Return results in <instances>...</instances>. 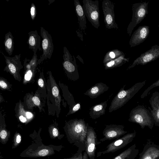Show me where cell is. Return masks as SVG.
<instances>
[{"label":"cell","mask_w":159,"mask_h":159,"mask_svg":"<svg viewBox=\"0 0 159 159\" xmlns=\"http://www.w3.org/2000/svg\"><path fill=\"white\" fill-rule=\"evenodd\" d=\"M59 133L58 129L56 128H53L51 133V137L52 138H55L59 136Z\"/></svg>","instance_id":"1f68e13d"},{"label":"cell","mask_w":159,"mask_h":159,"mask_svg":"<svg viewBox=\"0 0 159 159\" xmlns=\"http://www.w3.org/2000/svg\"><path fill=\"white\" fill-rule=\"evenodd\" d=\"M19 119L21 122L23 123L25 122L26 121V119L25 118L22 116L19 117Z\"/></svg>","instance_id":"8d00e7d4"},{"label":"cell","mask_w":159,"mask_h":159,"mask_svg":"<svg viewBox=\"0 0 159 159\" xmlns=\"http://www.w3.org/2000/svg\"><path fill=\"white\" fill-rule=\"evenodd\" d=\"M81 109L80 103L77 102L70 109L68 115L74 113Z\"/></svg>","instance_id":"f546056e"},{"label":"cell","mask_w":159,"mask_h":159,"mask_svg":"<svg viewBox=\"0 0 159 159\" xmlns=\"http://www.w3.org/2000/svg\"><path fill=\"white\" fill-rule=\"evenodd\" d=\"M159 58V45L155 44L145 52L142 53L129 66L127 70L138 65H144Z\"/></svg>","instance_id":"30bf717a"},{"label":"cell","mask_w":159,"mask_h":159,"mask_svg":"<svg viewBox=\"0 0 159 159\" xmlns=\"http://www.w3.org/2000/svg\"><path fill=\"white\" fill-rule=\"evenodd\" d=\"M32 100L34 103L37 106H39L40 104V101L38 97L34 96L32 98Z\"/></svg>","instance_id":"836d02e7"},{"label":"cell","mask_w":159,"mask_h":159,"mask_svg":"<svg viewBox=\"0 0 159 159\" xmlns=\"http://www.w3.org/2000/svg\"><path fill=\"white\" fill-rule=\"evenodd\" d=\"M26 116L28 118H30L32 117V114L31 113L28 112L26 113Z\"/></svg>","instance_id":"74e56055"},{"label":"cell","mask_w":159,"mask_h":159,"mask_svg":"<svg viewBox=\"0 0 159 159\" xmlns=\"http://www.w3.org/2000/svg\"><path fill=\"white\" fill-rule=\"evenodd\" d=\"M109 87L102 82L97 83L88 89L84 94L91 99L96 98L101 94L107 91Z\"/></svg>","instance_id":"d6986e66"},{"label":"cell","mask_w":159,"mask_h":159,"mask_svg":"<svg viewBox=\"0 0 159 159\" xmlns=\"http://www.w3.org/2000/svg\"><path fill=\"white\" fill-rule=\"evenodd\" d=\"M52 93L53 95L55 97H57L59 95V90L57 86H54L52 87Z\"/></svg>","instance_id":"4dcf8cb0"},{"label":"cell","mask_w":159,"mask_h":159,"mask_svg":"<svg viewBox=\"0 0 159 159\" xmlns=\"http://www.w3.org/2000/svg\"><path fill=\"white\" fill-rule=\"evenodd\" d=\"M135 147V144L132 145L113 159H133Z\"/></svg>","instance_id":"d4e9b609"},{"label":"cell","mask_w":159,"mask_h":159,"mask_svg":"<svg viewBox=\"0 0 159 159\" xmlns=\"http://www.w3.org/2000/svg\"><path fill=\"white\" fill-rule=\"evenodd\" d=\"M3 44L5 50L9 56L12 54L14 48V37L12 34L9 31L5 35Z\"/></svg>","instance_id":"603a6c76"},{"label":"cell","mask_w":159,"mask_h":159,"mask_svg":"<svg viewBox=\"0 0 159 159\" xmlns=\"http://www.w3.org/2000/svg\"><path fill=\"white\" fill-rule=\"evenodd\" d=\"M149 1L136 3L132 4L131 20L127 28V33L130 36L134 28L140 23L148 13Z\"/></svg>","instance_id":"277c9868"},{"label":"cell","mask_w":159,"mask_h":159,"mask_svg":"<svg viewBox=\"0 0 159 159\" xmlns=\"http://www.w3.org/2000/svg\"><path fill=\"white\" fill-rule=\"evenodd\" d=\"M158 27L159 28V24H158Z\"/></svg>","instance_id":"ab89813d"},{"label":"cell","mask_w":159,"mask_h":159,"mask_svg":"<svg viewBox=\"0 0 159 159\" xmlns=\"http://www.w3.org/2000/svg\"><path fill=\"white\" fill-rule=\"evenodd\" d=\"M89 157L85 151L84 152L83 155L82 153L80 154L76 153L70 158H64V159H89Z\"/></svg>","instance_id":"83f0119b"},{"label":"cell","mask_w":159,"mask_h":159,"mask_svg":"<svg viewBox=\"0 0 159 159\" xmlns=\"http://www.w3.org/2000/svg\"><path fill=\"white\" fill-rule=\"evenodd\" d=\"M75 11L78 18V24L80 31L85 33L87 28L86 16L84 14L83 6L79 0H74Z\"/></svg>","instance_id":"ac0fdd59"},{"label":"cell","mask_w":159,"mask_h":159,"mask_svg":"<svg viewBox=\"0 0 159 159\" xmlns=\"http://www.w3.org/2000/svg\"><path fill=\"white\" fill-rule=\"evenodd\" d=\"M151 107H148V110L152 114L154 125L159 127V92L153 93L149 99Z\"/></svg>","instance_id":"9a60e30c"},{"label":"cell","mask_w":159,"mask_h":159,"mask_svg":"<svg viewBox=\"0 0 159 159\" xmlns=\"http://www.w3.org/2000/svg\"><path fill=\"white\" fill-rule=\"evenodd\" d=\"M21 136L19 134L17 133L15 135L13 140L12 148H15L17 147L21 142Z\"/></svg>","instance_id":"4316f807"},{"label":"cell","mask_w":159,"mask_h":159,"mask_svg":"<svg viewBox=\"0 0 159 159\" xmlns=\"http://www.w3.org/2000/svg\"><path fill=\"white\" fill-rule=\"evenodd\" d=\"M0 86L1 88L3 89H6L7 87V85L6 83L3 80L0 81Z\"/></svg>","instance_id":"e575fe53"},{"label":"cell","mask_w":159,"mask_h":159,"mask_svg":"<svg viewBox=\"0 0 159 159\" xmlns=\"http://www.w3.org/2000/svg\"><path fill=\"white\" fill-rule=\"evenodd\" d=\"M146 80L136 83L127 90L125 85L119 91L111 101L109 108V112H111L124 106L144 85Z\"/></svg>","instance_id":"7a4b0ae2"},{"label":"cell","mask_w":159,"mask_h":159,"mask_svg":"<svg viewBox=\"0 0 159 159\" xmlns=\"http://www.w3.org/2000/svg\"><path fill=\"white\" fill-rule=\"evenodd\" d=\"M87 124L84 119L72 120L66 123L65 131L71 144L78 148L77 154L85 151Z\"/></svg>","instance_id":"6da1fadb"},{"label":"cell","mask_w":159,"mask_h":159,"mask_svg":"<svg viewBox=\"0 0 159 159\" xmlns=\"http://www.w3.org/2000/svg\"><path fill=\"white\" fill-rule=\"evenodd\" d=\"M38 84L41 87H43L44 86V82L43 80L42 79H39L38 80Z\"/></svg>","instance_id":"d590c367"},{"label":"cell","mask_w":159,"mask_h":159,"mask_svg":"<svg viewBox=\"0 0 159 159\" xmlns=\"http://www.w3.org/2000/svg\"><path fill=\"white\" fill-rule=\"evenodd\" d=\"M1 52L3 55L5 59L7 64L5 68L8 69L13 74H16L22 67L20 61L21 54L16 55L13 57H11L5 55L2 52Z\"/></svg>","instance_id":"2e32d148"},{"label":"cell","mask_w":159,"mask_h":159,"mask_svg":"<svg viewBox=\"0 0 159 159\" xmlns=\"http://www.w3.org/2000/svg\"><path fill=\"white\" fill-rule=\"evenodd\" d=\"M30 12L31 18L32 20H34L36 17L37 12L35 5L33 2L31 4Z\"/></svg>","instance_id":"f1b7e54d"},{"label":"cell","mask_w":159,"mask_h":159,"mask_svg":"<svg viewBox=\"0 0 159 159\" xmlns=\"http://www.w3.org/2000/svg\"><path fill=\"white\" fill-rule=\"evenodd\" d=\"M102 8L106 29H118L115 20L114 3L109 0H103L102 2Z\"/></svg>","instance_id":"9c48e42d"},{"label":"cell","mask_w":159,"mask_h":159,"mask_svg":"<svg viewBox=\"0 0 159 159\" xmlns=\"http://www.w3.org/2000/svg\"><path fill=\"white\" fill-rule=\"evenodd\" d=\"M62 65L64 69L70 79L76 81L79 78V75L75 56L70 53L66 47L63 48Z\"/></svg>","instance_id":"52a82bcc"},{"label":"cell","mask_w":159,"mask_h":159,"mask_svg":"<svg viewBox=\"0 0 159 159\" xmlns=\"http://www.w3.org/2000/svg\"><path fill=\"white\" fill-rule=\"evenodd\" d=\"M159 86V79L158 80L152 83L151 85L149 86L141 96V98H144L147 96L148 92L150 90L156 87Z\"/></svg>","instance_id":"484cf974"},{"label":"cell","mask_w":159,"mask_h":159,"mask_svg":"<svg viewBox=\"0 0 159 159\" xmlns=\"http://www.w3.org/2000/svg\"><path fill=\"white\" fill-rule=\"evenodd\" d=\"M123 125L111 124L106 125L102 133L104 137L100 139V142L119 138L127 132L124 130Z\"/></svg>","instance_id":"4fadbf2b"},{"label":"cell","mask_w":159,"mask_h":159,"mask_svg":"<svg viewBox=\"0 0 159 159\" xmlns=\"http://www.w3.org/2000/svg\"><path fill=\"white\" fill-rule=\"evenodd\" d=\"M149 28L147 25L140 26L134 32L129 41L131 48L139 45L147 39L149 34Z\"/></svg>","instance_id":"5bb4252c"},{"label":"cell","mask_w":159,"mask_h":159,"mask_svg":"<svg viewBox=\"0 0 159 159\" xmlns=\"http://www.w3.org/2000/svg\"><path fill=\"white\" fill-rule=\"evenodd\" d=\"M57 147L52 145L45 146L43 143H34L22 152L20 156L33 157L48 156L54 154L55 150L61 149V148L57 149V148H55Z\"/></svg>","instance_id":"5b68a950"},{"label":"cell","mask_w":159,"mask_h":159,"mask_svg":"<svg viewBox=\"0 0 159 159\" xmlns=\"http://www.w3.org/2000/svg\"><path fill=\"white\" fill-rule=\"evenodd\" d=\"M125 54L103 64L105 70L112 69L121 66L127 62H128L129 58H125Z\"/></svg>","instance_id":"7402d4cb"},{"label":"cell","mask_w":159,"mask_h":159,"mask_svg":"<svg viewBox=\"0 0 159 159\" xmlns=\"http://www.w3.org/2000/svg\"><path fill=\"white\" fill-rule=\"evenodd\" d=\"M83 8L85 16L92 25L98 29L100 26L98 1L83 0Z\"/></svg>","instance_id":"8992f818"},{"label":"cell","mask_w":159,"mask_h":159,"mask_svg":"<svg viewBox=\"0 0 159 159\" xmlns=\"http://www.w3.org/2000/svg\"><path fill=\"white\" fill-rule=\"evenodd\" d=\"M108 100V99L90 107L89 113L90 118L93 119H95L105 114Z\"/></svg>","instance_id":"ffe728a7"},{"label":"cell","mask_w":159,"mask_h":159,"mask_svg":"<svg viewBox=\"0 0 159 159\" xmlns=\"http://www.w3.org/2000/svg\"><path fill=\"white\" fill-rule=\"evenodd\" d=\"M136 132L128 133L122 137L116 139L108 144L105 150L102 152L103 154L110 152H114L120 149L131 142L135 137Z\"/></svg>","instance_id":"7c38bea8"},{"label":"cell","mask_w":159,"mask_h":159,"mask_svg":"<svg viewBox=\"0 0 159 159\" xmlns=\"http://www.w3.org/2000/svg\"><path fill=\"white\" fill-rule=\"evenodd\" d=\"M87 124V130L86 143L85 152L89 159H94L96 145L101 143L97 141L96 133L94 129Z\"/></svg>","instance_id":"8fae6325"},{"label":"cell","mask_w":159,"mask_h":159,"mask_svg":"<svg viewBox=\"0 0 159 159\" xmlns=\"http://www.w3.org/2000/svg\"><path fill=\"white\" fill-rule=\"evenodd\" d=\"M40 35L42 38V49L43 53L38 60L37 64H39L47 58L50 59L52 55L54 49L52 37L48 32L41 27Z\"/></svg>","instance_id":"ba28073f"},{"label":"cell","mask_w":159,"mask_h":159,"mask_svg":"<svg viewBox=\"0 0 159 159\" xmlns=\"http://www.w3.org/2000/svg\"><path fill=\"white\" fill-rule=\"evenodd\" d=\"M159 158V147L151 145L144 150L139 159H157Z\"/></svg>","instance_id":"44dd1931"},{"label":"cell","mask_w":159,"mask_h":159,"mask_svg":"<svg viewBox=\"0 0 159 159\" xmlns=\"http://www.w3.org/2000/svg\"><path fill=\"white\" fill-rule=\"evenodd\" d=\"M33 73L32 70H28L25 75V79L27 81L29 80L32 77Z\"/></svg>","instance_id":"d6a6232c"},{"label":"cell","mask_w":159,"mask_h":159,"mask_svg":"<svg viewBox=\"0 0 159 159\" xmlns=\"http://www.w3.org/2000/svg\"><path fill=\"white\" fill-rule=\"evenodd\" d=\"M121 51L115 49L108 51L105 55L103 60V64L114 60L124 54Z\"/></svg>","instance_id":"cb8c5ba5"},{"label":"cell","mask_w":159,"mask_h":159,"mask_svg":"<svg viewBox=\"0 0 159 159\" xmlns=\"http://www.w3.org/2000/svg\"><path fill=\"white\" fill-rule=\"evenodd\" d=\"M28 38L27 43L29 48L34 52H36L38 50L42 51L40 47L41 38L37 30L31 31L28 33Z\"/></svg>","instance_id":"e0dca14e"},{"label":"cell","mask_w":159,"mask_h":159,"mask_svg":"<svg viewBox=\"0 0 159 159\" xmlns=\"http://www.w3.org/2000/svg\"><path fill=\"white\" fill-rule=\"evenodd\" d=\"M77 58L83 64L84 63L83 59L79 55H77Z\"/></svg>","instance_id":"f35d334b"},{"label":"cell","mask_w":159,"mask_h":159,"mask_svg":"<svg viewBox=\"0 0 159 159\" xmlns=\"http://www.w3.org/2000/svg\"><path fill=\"white\" fill-rule=\"evenodd\" d=\"M128 121L138 124L141 129L147 126L152 129L154 125L152 113L143 105H138L131 111Z\"/></svg>","instance_id":"3957f363"}]
</instances>
